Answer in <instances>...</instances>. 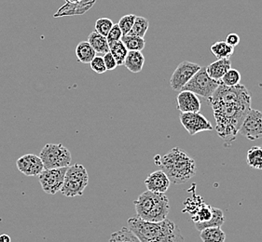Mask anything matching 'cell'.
I'll return each mask as SVG.
<instances>
[{
  "mask_svg": "<svg viewBox=\"0 0 262 242\" xmlns=\"http://www.w3.org/2000/svg\"><path fill=\"white\" fill-rule=\"evenodd\" d=\"M128 228L140 242H184L179 226L167 218L154 223L133 217L128 220Z\"/></svg>",
  "mask_w": 262,
  "mask_h": 242,
  "instance_id": "obj_2",
  "label": "cell"
},
{
  "mask_svg": "<svg viewBox=\"0 0 262 242\" xmlns=\"http://www.w3.org/2000/svg\"><path fill=\"white\" fill-rule=\"evenodd\" d=\"M66 1L69 2V3H77V2H79L81 0H66Z\"/></svg>",
  "mask_w": 262,
  "mask_h": 242,
  "instance_id": "obj_36",
  "label": "cell"
},
{
  "mask_svg": "<svg viewBox=\"0 0 262 242\" xmlns=\"http://www.w3.org/2000/svg\"><path fill=\"white\" fill-rule=\"evenodd\" d=\"M214 112L215 131L224 142L234 141L243 120L251 110V94L244 85L220 84L207 100Z\"/></svg>",
  "mask_w": 262,
  "mask_h": 242,
  "instance_id": "obj_1",
  "label": "cell"
},
{
  "mask_svg": "<svg viewBox=\"0 0 262 242\" xmlns=\"http://www.w3.org/2000/svg\"><path fill=\"white\" fill-rule=\"evenodd\" d=\"M108 45H110V53L115 58L118 66L123 65L126 56L128 54V50L126 49L124 44L121 40H119L116 42L111 43Z\"/></svg>",
  "mask_w": 262,
  "mask_h": 242,
  "instance_id": "obj_23",
  "label": "cell"
},
{
  "mask_svg": "<svg viewBox=\"0 0 262 242\" xmlns=\"http://www.w3.org/2000/svg\"><path fill=\"white\" fill-rule=\"evenodd\" d=\"M39 158L44 168L69 167L71 164V153L62 143H47L42 148Z\"/></svg>",
  "mask_w": 262,
  "mask_h": 242,
  "instance_id": "obj_6",
  "label": "cell"
},
{
  "mask_svg": "<svg viewBox=\"0 0 262 242\" xmlns=\"http://www.w3.org/2000/svg\"><path fill=\"white\" fill-rule=\"evenodd\" d=\"M103 59H104V62H105L106 70L112 71V70H115L117 68L118 64H117L115 58L112 56V54L111 53H105Z\"/></svg>",
  "mask_w": 262,
  "mask_h": 242,
  "instance_id": "obj_33",
  "label": "cell"
},
{
  "mask_svg": "<svg viewBox=\"0 0 262 242\" xmlns=\"http://www.w3.org/2000/svg\"><path fill=\"white\" fill-rule=\"evenodd\" d=\"M76 56L79 62L87 64L94 60L96 53L88 41H82L79 43L76 47Z\"/></svg>",
  "mask_w": 262,
  "mask_h": 242,
  "instance_id": "obj_19",
  "label": "cell"
},
{
  "mask_svg": "<svg viewBox=\"0 0 262 242\" xmlns=\"http://www.w3.org/2000/svg\"><path fill=\"white\" fill-rule=\"evenodd\" d=\"M88 183L89 175L85 167L78 163L70 165L67 170L63 186L60 191L69 198L82 196Z\"/></svg>",
  "mask_w": 262,
  "mask_h": 242,
  "instance_id": "obj_5",
  "label": "cell"
},
{
  "mask_svg": "<svg viewBox=\"0 0 262 242\" xmlns=\"http://www.w3.org/2000/svg\"><path fill=\"white\" fill-rule=\"evenodd\" d=\"M200 237L203 242H225V232L221 227H208L201 231Z\"/></svg>",
  "mask_w": 262,
  "mask_h": 242,
  "instance_id": "obj_20",
  "label": "cell"
},
{
  "mask_svg": "<svg viewBox=\"0 0 262 242\" xmlns=\"http://www.w3.org/2000/svg\"><path fill=\"white\" fill-rule=\"evenodd\" d=\"M241 74L238 70L231 68L226 73L221 79V84L225 85L227 87H234L236 85L240 84Z\"/></svg>",
  "mask_w": 262,
  "mask_h": 242,
  "instance_id": "obj_28",
  "label": "cell"
},
{
  "mask_svg": "<svg viewBox=\"0 0 262 242\" xmlns=\"http://www.w3.org/2000/svg\"><path fill=\"white\" fill-rule=\"evenodd\" d=\"M113 25V21L110 18H100L95 21V31L106 37Z\"/></svg>",
  "mask_w": 262,
  "mask_h": 242,
  "instance_id": "obj_29",
  "label": "cell"
},
{
  "mask_svg": "<svg viewBox=\"0 0 262 242\" xmlns=\"http://www.w3.org/2000/svg\"><path fill=\"white\" fill-rule=\"evenodd\" d=\"M225 221L226 218L223 211H221V209L213 208V217H212V219L210 221L206 222L205 224L195 225V227L197 228V230L201 232L205 228H208V227H221V226L225 223Z\"/></svg>",
  "mask_w": 262,
  "mask_h": 242,
  "instance_id": "obj_24",
  "label": "cell"
},
{
  "mask_svg": "<svg viewBox=\"0 0 262 242\" xmlns=\"http://www.w3.org/2000/svg\"><path fill=\"white\" fill-rule=\"evenodd\" d=\"M90 65H91L92 70L95 72L96 74H104V73L107 71L106 67H105L104 59H103V57H101V56H95L94 60L90 63Z\"/></svg>",
  "mask_w": 262,
  "mask_h": 242,
  "instance_id": "obj_31",
  "label": "cell"
},
{
  "mask_svg": "<svg viewBox=\"0 0 262 242\" xmlns=\"http://www.w3.org/2000/svg\"><path fill=\"white\" fill-rule=\"evenodd\" d=\"M0 242H11V237L7 234H3L0 236Z\"/></svg>",
  "mask_w": 262,
  "mask_h": 242,
  "instance_id": "obj_35",
  "label": "cell"
},
{
  "mask_svg": "<svg viewBox=\"0 0 262 242\" xmlns=\"http://www.w3.org/2000/svg\"><path fill=\"white\" fill-rule=\"evenodd\" d=\"M177 100L178 109L181 113H197L201 110V101L198 96L189 90H181Z\"/></svg>",
  "mask_w": 262,
  "mask_h": 242,
  "instance_id": "obj_15",
  "label": "cell"
},
{
  "mask_svg": "<svg viewBox=\"0 0 262 242\" xmlns=\"http://www.w3.org/2000/svg\"><path fill=\"white\" fill-rule=\"evenodd\" d=\"M145 184L150 192L165 194L170 187L171 181L163 171H156L147 176Z\"/></svg>",
  "mask_w": 262,
  "mask_h": 242,
  "instance_id": "obj_13",
  "label": "cell"
},
{
  "mask_svg": "<svg viewBox=\"0 0 262 242\" xmlns=\"http://www.w3.org/2000/svg\"><path fill=\"white\" fill-rule=\"evenodd\" d=\"M95 2L96 0H81L77 3L67 2L59 9V11L53 15V17L59 18L63 16L82 15L93 8Z\"/></svg>",
  "mask_w": 262,
  "mask_h": 242,
  "instance_id": "obj_14",
  "label": "cell"
},
{
  "mask_svg": "<svg viewBox=\"0 0 262 242\" xmlns=\"http://www.w3.org/2000/svg\"><path fill=\"white\" fill-rule=\"evenodd\" d=\"M137 16L135 14H128L121 17V20L118 22V26L122 33V36H127L129 32L131 31L132 27L134 26V22L136 21Z\"/></svg>",
  "mask_w": 262,
  "mask_h": 242,
  "instance_id": "obj_30",
  "label": "cell"
},
{
  "mask_svg": "<svg viewBox=\"0 0 262 242\" xmlns=\"http://www.w3.org/2000/svg\"><path fill=\"white\" fill-rule=\"evenodd\" d=\"M210 51L216 59L230 58L234 53V47L229 45L226 41H217L211 46Z\"/></svg>",
  "mask_w": 262,
  "mask_h": 242,
  "instance_id": "obj_21",
  "label": "cell"
},
{
  "mask_svg": "<svg viewBox=\"0 0 262 242\" xmlns=\"http://www.w3.org/2000/svg\"><path fill=\"white\" fill-rule=\"evenodd\" d=\"M220 84V81L210 78L205 67H201L199 71L192 77V79L185 85L182 90H189L208 100L215 93V90L219 88Z\"/></svg>",
  "mask_w": 262,
  "mask_h": 242,
  "instance_id": "obj_7",
  "label": "cell"
},
{
  "mask_svg": "<svg viewBox=\"0 0 262 242\" xmlns=\"http://www.w3.org/2000/svg\"><path fill=\"white\" fill-rule=\"evenodd\" d=\"M121 40L124 44L128 52H142L146 46V41L143 37L127 35L122 36Z\"/></svg>",
  "mask_w": 262,
  "mask_h": 242,
  "instance_id": "obj_22",
  "label": "cell"
},
{
  "mask_svg": "<svg viewBox=\"0 0 262 242\" xmlns=\"http://www.w3.org/2000/svg\"><path fill=\"white\" fill-rule=\"evenodd\" d=\"M145 64V56L141 52H128L124 64L126 68L134 74L141 72Z\"/></svg>",
  "mask_w": 262,
  "mask_h": 242,
  "instance_id": "obj_17",
  "label": "cell"
},
{
  "mask_svg": "<svg viewBox=\"0 0 262 242\" xmlns=\"http://www.w3.org/2000/svg\"><path fill=\"white\" fill-rule=\"evenodd\" d=\"M67 170L68 167L48 170L44 168L41 174L38 175V180L41 185L42 190L50 195L57 194V192H59L63 186Z\"/></svg>",
  "mask_w": 262,
  "mask_h": 242,
  "instance_id": "obj_8",
  "label": "cell"
},
{
  "mask_svg": "<svg viewBox=\"0 0 262 242\" xmlns=\"http://www.w3.org/2000/svg\"><path fill=\"white\" fill-rule=\"evenodd\" d=\"M201 67L202 66L198 63L189 61H184L179 63L170 79L171 88L176 91H181L185 85L192 79V77L199 71Z\"/></svg>",
  "mask_w": 262,
  "mask_h": 242,
  "instance_id": "obj_10",
  "label": "cell"
},
{
  "mask_svg": "<svg viewBox=\"0 0 262 242\" xmlns=\"http://www.w3.org/2000/svg\"><path fill=\"white\" fill-rule=\"evenodd\" d=\"M226 42L232 47H236L240 43V37L235 33H231L228 35V37L226 38Z\"/></svg>",
  "mask_w": 262,
  "mask_h": 242,
  "instance_id": "obj_34",
  "label": "cell"
},
{
  "mask_svg": "<svg viewBox=\"0 0 262 242\" xmlns=\"http://www.w3.org/2000/svg\"><path fill=\"white\" fill-rule=\"evenodd\" d=\"M180 122L190 135H195L199 132H209L213 130L210 121L200 112L181 113Z\"/></svg>",
  "mask_w": 262,
  "mask_h": 242,
  "instance_id": "obj_11",
  "label": "cell"
},
{
  "mask_svg": "<svg viewBox=\"0 0 262 242\" xmlns=\"http://www.w3.org/2000/svg\"><path fill=\"white\" fill-rule=\"evenodd\" d=\"M231 68L230 58L217 59L214 63H210L206 69V72L210 78L221 82L223 76Z\"/></svg>",
  "mask_w": 262,
  "mask_h": 242,
  "instance_id": "obj_16",
  "label": "cell"
},
{
  "mask_svg": "<svg viewBox=\"0 0 262 242\" xmlns=\"http://www.w3.org/2000/svg\"><path fill=\"white\" fill-rule=\"evenodd\" d=\"M247 165L255 170H262V147H253L247 153Z\"/></svg>",
  "mask_w": 262,
  "mask_h": 242,
  "instance_id": "obj_25",
  "label": "cell"
},
{
  "mask_svg": "<svg viewBox=\"0 0 262 242\" xmlns=\"http://www.w3.org/2000/svg\"><path fill=\"white\" fill-rule=\"evenodd\" d=\"M238 134L246 137L250 141L262 138V112L251 109L243 120Z\"/></svg>",
  "mask_w": 262,
  "mask_h": 242,
  "instance_id": "obj_9",
  "label": "cell"
},
{
  "mask_svg": "<svg viewBox=\"0 0 262 242\" xmlns=\"http://www.w3.org/2000/svg\"><path fill=\"white\" fill-rule=\"evenodd\" d=\"M16 166L20 173L27 176H38L44 170L39 156L34 154H27L18 158Z\"/></svg>",
  "mask_w": 262,
  "mask_h": 242,
  "instance_id": "obj_12",
  "label": "cell"
},
{
  "mask_svg": "<svg viewBox=\"0 0 262 242\" xmlns=\"http://www.w3.org/2000/svg\"><path fill=\"white\" fill-rule=\"evenodd\" d=\"M148 27H149V21L147 19L144 17L137 16L136 21L134 22V26L132 27L131 31L129 32L128 35L144 38L147 34Z\"/></svg>",
  "mask_w": 262,
  "mask_h": 242,
  "instance_id": "obj_27",
  "label": "cell"
},
{
  "mask_svg": "<svg viewBox=\"0 0 262 242\" xmlns=\"http://www.w3.org/2000/svg\"><path fill=\"white\" fill-rule=\"evenodd\" d=\"M88 42L95 50V53L98 54H104L110 53V45L106 37L98 34L97 32L93 31L88 37Z\"/></svg>",
  "mask_w": 262,
  "mask_h": 242,
  "instance_id": "obj_18",
  "label": "cell"
},
{
  "mask_svg": "<svg viewBox=\"0 0 262 242\" xmlns=\"http://www.w3.org/2000/svg\"><path fill=\"white\" fill-rule=\"evenodd\" d=\"M137 217L148 222H161L167 218L170 202L165 194L145 191L134 201Z\"/></svg>",
  "mask_w": 262,
  "mask_h": 242,
  "instance_id": "obj_4",
  "label": "cell"
},
{
  "mask_svg": "<svg viewBox=\"0 0 262 242\" xmlns=\"http://www.w3.org/2000/svg\"><path fill=\"white\" fill-rule=\"evenodd\" d=\"M155 162L174 184H185L196 174L195 160L179 148H173L163 157L156 156Z\"/></svg>",
  "mask_w": 262,
  "mask_h": 242,
  "instance_id": "obj_3",
  "label": "cell"
},
{
  "mask_svg": "<svg viewBox=\"0 0 262 242\" xmlns=\"http://www.w3.org/2000/svg\"><path fill=\"white\" fill-rule=\"evenodd\" d=\"M108 242H140V240L128 227H122L111 234Z\"/></svg>",
  "mask_w": 262,
  "mask_h": 242,
  "instance_id": "obj_26",
  "label": "cell"
},
{
  "mask_svg": "<svg viewBox=\"0 0 262 242\" xmlns=\"http://www.w3.org/2000/svg\"><path fill=\"white\" fill-rule=\"evenodd\" d=\"M121 37H122V33H121L120 27L118 26V23H114L111 29V31L106 36L107 42H108V44H111V43L119 41V40H121Z\"/></svg>",
  "mask_w": 262,
  "mask_h": 242,
  "instance_id": "obj_32",
  "label": "cell"
}]
</instances>
